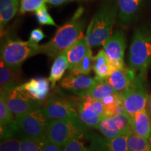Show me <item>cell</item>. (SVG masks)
<instances>
[{"label":"cell","instance_id":"6da1fadb","mask_svg":"<svg viewBox=\"0 0 151 151\" xmlns=\"http://www.w3.org/2000/svg\"><path fill=\"white\" fill-rule=\"evenodd\" d=\"M83 9L80 7L69 21L58 28L54 37L41 45V53L56 58L77 41L83 37L84 22L81 18Z\"/></svg>","mask_w":151,"mask_h":151},{"label":"cell","instance_id":"7a4b0ae2","mask_svg":"<svg viewBox=\"0 0 151 151\" xmlns=\"http://www.w3.org/2000/svg\"><path fill=\"white\" fill-rule=\"evenodd\" d=\"M118 12L116 5L102 6L92 18L86 32V39L91 47L104 44L111 36Z\"/></svg>","mask_w":151,"mask_h":151},{"label":"cell","instance_id":"3957f363","mask_svg":"<svg viewBox=\"0 0 151 151\" xmlns=\"http://www.w3.org/2000/svg\"><path fill=\"white\" fill-rule=\"evenodd\" d=\"M128 65L137 76L146 79L151 65V35L145 30H136L130 46Z\"/></svg>","mask_w":151,"mask_h":151},{"label":"cell","instance_id":"277c9868","mask_svg":"<svg viewBox=\"0 0 151 151\" xmlns=\"http://www.w3.org/2000/svg\"><path fill=\"white\" fill-rule=\"evenodd\" d=\"M41 45L29 41L7 39L1 48V60L7 67L15 71H20L23 62L28 58L41 53Z\"/></svg>","mask_w":151,"mask_h":151},{"label":"cell","instance_id":"5b68a950","mask_svg":"<svg viewBox=\"0 0 151 151\" xmlns=\"http://www.w3.org/2000/svg\"><path fill=\"white\" fill-rule=\"evenodd\" d=\"M86 127L79 117L50 120L47 138L49 142L63 148Z\"/></svg>","mask_w":151,"mask_h":151},{"label":"cell","instance_id":"8992f818","mask_svg":"<svg viewBox=\"0 0 151 151\" xmlns=\"http://www.w3.org/2000/svg\"><path fill=\"white\" fill-rule=\"evenodd\" d=\"M19 133L22 136L32 138L47 137L50 120L47 118L42 108H37L24 114L15 116Z\"/></svg>","mask_w":151,"mask_h":151},{"label":"cell","instance_id":"52a82bcc","mask_svg":"<svg viewBox=\"0 0 151 151\" xmlns=\"http://www.w3.org/2000/svg\"><path fill=\"white\" fill-rule=\"evenodd\" d=\"M145 81L146 79L137 75L129 88L122 93L124 111L131 118L137 113L146 108L148 94Z\"/></svg>","mask_w":151,"mask_h":151},{"label":"cell","instance_id":"ba28073f","mask_svg":"<svg viewBox=\"0 0 151 151\" xmlns=\"http://www.w3.org/2000/svg\"><path fill=\"white\" fill-rule=\"evenodd\" d=\"M78 117L86 127L99 129L100 121L104 117V110L101 100L92 96L81 97L76 103Z\"/></svg>","mask_w":151,"mask_h":151},{"label":"cell","instance_id":"9c48e42d","mask_svg":"<svg viewBox=\"0 0 151 151\" xmlns=\"http://www.w3.org/2000/svg\"><path fill=\"white\" fill-rule=\"evenodd\" d=\"M62 151H108L105 139L86 128L71 142L62 148Z\"/></svg>","mask_w":151,"mask_h":151},{"label":"cell","instance_id":"30bf717a","mask_svg":"<svg viewBox=\"0 0 151 151\" xmlns=\"http://www.w3.org/2000/svg\"><path fill=\"white\" fill-rule=\"evenodd\" d=\"M42 109L50 120L78 117L76 104L70 99L52 97L46 101Z\"/></svg>","mask_w":151,"mask_h":151},{"label":"cell","instance_id":"8fae6325","mask_svg":"<svg viewBox=\"0 0 151 151\" xmlns=\"http://www.w3.org/2000/svg\"><path fill=\"white\" fill-rule=\"evenodd\" d=\"M1 94L4 97L9 110L16 116L39 108L41 105L18 87L9 92H1Z\"/></svg>","mask_w":151,"mask_h":151},{"label":"cell","instance_id":"7c38bea8","mask_svg":"<svg viewBox=\"0 0 151 151\" xmlns=\"http://www.w3.org/2000/svg\"><path fill=\"white\" fill-rule=\"evenodd\" d=\"M104 50L116 69L125 67L124 62L126 41L124 33L117 30L103 44Z\"/></svg>","mask_w":151,"mask_h":151},{"label":"cell","instance_id":"4fadbf2b","mask_svg":"<svg viewBox=\"0 0 151 151\" xmlns=\"http://www.w3.org/2000/svg\"><path fill=\"white\" fill-rule=\"evenodd\" d=\"M96 83L95 78L88 75L69 73L62 79L60 85L64 89L81 97L89 95Z\"/></svg>","mask_w":151,"mask_h":151},{"label":"cell","instance_id":"5bb4252c","mask_svg":"<svg viewBox=\"0 0 151 151\" xmlns=\"http://www.w3.org/2000/svg\"><path fill=\"white\" fill-rule=\"evenodd\" d=\"M50 83L49 79L46 78H35L20 85L18 88L39 104H42L47 101L50 92Z\"/></svg>","mask_w":151,"mask_h":151},{"label":"cell","instance_id":"9a60e30c","mask_svg":"<svg viewBox=\"0 0 151 151\" xmlns=\"http://www.w3.org/2000/svg\"><path fill=\"white\" fill-rule=\"evenodd\" d=\"M19 132L14 114L7 106L4 97L0 96V137L1 141L13 138Z\"/></svg>","mask_w":151,"mask_h":151},{"label":"cell","instance_id":"2e32d148","mask_svg":"<svg viewBox=\"0 0 151 151\" xmlns=\"http://www.w3.org/2000/svg\"><path fill=\"white\" fill-rule=\"evenodd\" d=\"M137 77V73L129 67L116 69L106 78L107 82L118 93H122L129 88Z\"/></svg>","mask_w":151,"mask_h":151},{"label":"cell","instance_id":"e0dca14e","mask_svg":"<svg viewBox=\"0 0 151 151\" xmlns=\"http://www.w3.org/2000/svg\"><path fill=\"white\" fill-rule=\"evenodd\" d=\"M132 133L148 139L151 135V118L146 109L132 117Z\"/></svg>","mask_w":151,"mask_h":151},{"label":"cell","instance_id":"ac0fdd59","mask_svg":"<svg viewBox=\"0 0 151 151\" xmlns=\"http://www.w3.org/2000/svg\"><path fill=\"white\" fill-rule=\"evenodd\" d=\"M90 48H91V47L88 45L86 37H83L66 50V55L69 64V71L72 70L83 59Z\"/></svg>","mask_w":151,"mask_h":151},{"label":"cell","instance_id":"d6986e66","mask_svg":"<svg viewBox=\"0 0 151 151\" xmlns=\"http://www.w3.org/2000/svg\"><path fill=\"white\" fill-rule=\"evenodd\" d=\"M20 71H15L7 67L1 60L0 86L1 92H9L20 86Z\"/></svg>","mask_w":151,"mask_h":151},{"label":"cell","instance_id":"ffe728a7","mask_svg":"<svg viewBox=\"0 0 151 151\" xmlns=\"http://www.w3.org/2000/svg\"><path fill=\"white\" fill-rule=\"evenodd\" d=\"M92 69L95 73V77L100 79H106L113 71L116 70L104 49L100 50L94 58Z\"/></svg>","mask_w":151,"mask_h":151},{"label":"cell","instance_id":"44dd1931","mask_svg":"<svg viewBox=\"0 0 151 151\" xmlns=\"http://www.w3.org/2000/svg\"><path fill=\"white\" fill-rule=\"evenodd\" d=\"M19 5V0H0V27L1 37L6 24L18 12Z\"/></svg>","mask_w":151,"mask_h":151},{"label":"cell","instance_id":"7402d4cb","mask_svg":"<svg viewBox=\"0 0 151 151\" xmlns=\"http://www.w3.org/2000/svg\"><path fill=\"white\" fill-rule=\"evenodd\" d=\"M101 101L103 104L105 116L112 117L125 112L122 93L117 92L116 94L107 96L104 98Z\"/></svg>","mask_w":151,"mask_h":151},{"label":"cell","instance_id":"603a6c76","mask_svg":"<svg viewBox=\"0 0 151 151\" xmlns=\"http://www.w3.org/2000/svg\"><path fill=\"white\" fill-rule=\"evenodd\" d=\"M68 69H69V64L65 51L55 58L50 69V76L48 79L51 84L52 88L56 86L58 81L61 80L66 70Z\"/></svg>","mask_w":151,"mask_h":151},{"label":"cell","instance_id":"cb8c5ba5","mask_svg":"<svg viewBox=\"0 0 151 151\" xmlns=\"http://www.w3.org/2000/svg\"><path fill=\"white\" fill-rule=\"evenodd\" d=\"M140 1L141 0H118L119 18L120 21H131L139 11Z\"/></svg>","mask_w":151,"mask_h":151},{"label":"cell","instance_id":"d4e9b609","mask_svg":"<svg viewBox=\"0 0 151 151\" xmlns=\"http://www.w3.org/2000/svg\"><path fill=\"white\" fill-rule=\"evenodd\" d=\"M94 78L97 83L89 94L94 99L102 100L107 96L117 93L114 88L107 82L106 79H100L97 77Z\"/></svg>","mask_w":151,"mask_h":151},{"label":"cell","instance_id":"484cf974","mask_svg":"<svg viewBox=\"0 0 151 151\" xmlns=\"http://www.w3.org/2000/svg\"><path fill=\"white\" fill-rule=\"evenodd\" d=\"M48 141L47 137L32 138L21 135L20 151H42Z\"/></svg>","mask_w":151,"mask_h":151},{"label":"cell","instance_id":"4316f807","mask_svg":"<svg viewBox=\"0 0 151 151\" xmlns=\"http://www.w3.org/2000/svg\"><path fill=\"white\" fill-rule=\"evenodd\" d=\"M99 130L106 139H112L121 135L113 117H104L100 121Z\"/></svg>","mask_w":151,"mask_h":151},{"label":"cell","instance_id":"83f0119b","mask_svg":"<svg viewBox=\"0 0 151 151\" xmlns=\"http://www.w3.org/2000/svg\"><path fill=\"white\" fill-rule=\"evenodd\" d=\"M130 134L120 135L112 139H106V145L108 151H130L129 137Z\"/></svg>","mask_w":151,"mask_h":151},{"label":"cell","instance_id":"f1b7e54d","mask_svg":"<svg viewBox=\"0 0 151 151\" xmlns=\"http://www.w3.org/2000/svg\"><path fill=\"white\" fill-rule=\"evenodd\" d=\"M94 58L92 56V51L91 48L88 50L83 59L79 62L72 70L69 71V73L71 74H82L88 75L91 71L93 67Z\"/></svg>","mask_w":151,"mask_h":151},{"label":"cell","instance_id":"f546056e","mask_svg":"<svg viewBox=\"0 0 151 151\" xmlns=\"http://www.w3.org/2000/svg\"><path fill=\"white\" fill-rule=\"evenodd\" d=\"M130 151H151V146L148 139L132 133L129 137Z\"/></svg>","mask_w":151,"mask_h":151},{"label":"cell","instance_id":"4dcf8cb0","mask_svg":"<svg viewBox=\"0 0 151 151\" xmlns=\"http://www.w3.org/2000/svg\"><path fill=\"white\" fill-rule=\"evenodd\" d=\"M48 0H21L20 1V14H24L26 13L34 12L46 6Z\"/></svg>","mask_w":151,"mask_h":151},{"label":"cell","instance_id":"1f68e13d","mask_svg":"<svg viewBox=\"0 0 151 151\" xmlns=\"http://www.w3.org/2000/svg\"><path fill=\"white\" fill-rule=\"evenodd\" d=\"M35 15L39 24L53 25L58 27L54 20L52 18V17L50 16V15L48 12L46 6L41 7V9H39V10L36 11Z\"/></svg>","mask_w":151,"mask_h":151},{"label":"cell","instance_id":"d6a6232c","mask_svg":"<svg viewBox=\"0 0 151 151\" xmlns=\"http://www.w3.org/2000/svg\"><path fill=\"white\" fill-rule=\"evenodd\" d=\"M0 151H20V140L13 137L1 141Z\"/></svg>","mask_w":151,"mask_h":151},{"label":"cell","instance_id":"836d02e7","mask_svg":"<svg viewBox=\"0 0 151 151\" xmlns=\"http://www.w3.org/2000/svg\"><path fill=\"white\" fill-rule=\"evenodd\" d=\"M45 35L41 29H35L30 33L29 41V42L38 44V43L40 42L42 39H44Z\"/></svg>","mask_w":151,"mask_h":151},{"label":"cell","instance_id":"e575fe53","mask_svg":"<svg viewBox=\"0 0 151 151\" xmlns=\"http://www.w3.org/2000/svg\"><path fill=\"white\" fill-rule=\"evenodd\" d=\"M42 151H62V148L49 142L48 141L45 145Z\"/></svg>","mask_w":151,"mask_h":151},{"label":"cell","instance_id":"d590c367","mask_svg":"<svg viewBox=\"0 0 151 151\" xmlns=\"http://www.w3.org/2000/svg\"><path fill=\"white\" fill-rule=\"evenodd\" d=\"M68 1H71V0H48V3L54 6H58Z\"/></svg>","mask_w":151,"mask_h":151},{"label":"cell","instance_id":"8d00e7d4","mask_svg":"<svg viewBox=\"0 0 151 151\" xmlns=\"http://www.w3.org/2000/svg\"><path fill=\"white\" fill-rule=\"evenodd\" d=\"M146 110L148 111V114L150 115L151 118V94L148 95V101H147V104H146Z\"/></svg>","mask_w":151,"mask_h":151},{"label":"cell","instance_id":"74e56055","mask_svg":"<svg viewBox=\"0 0 151 151\" xmlns=\"http://www.w3.org/2000/svg\"><path fill=\"white\" fill-rule=\"evenodd\" d=\"M148 141H149V143H150V146H151V135H150V137H149Z\"/></svg>","mask_w":151,"mask_h":151}]
</instances>
